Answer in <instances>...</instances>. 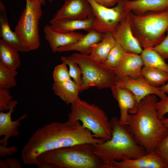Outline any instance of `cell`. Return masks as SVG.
Listing matches in <instances>:
<instances>
[{
  "mask_svg": "<svg viewBox=\"0 0 168 168\" xmlns=\"http://www.w3.org/2000/svg\"><path fill=\"white\" fill-rule=\"evenodd\" d=\"M95 18L93 15L84 19L61 20L52 24L50 26L54 31L61 33L73 32L80 30L87 32L94 29Z\"/></svg>",
  "mask_w": 168,
  "mask_h": 168,
  "instance_id": "cell-19",
  "label": "cell"
},
{
  "mask_svg": "<svg viewBox=\"0 0 168 168\" xmlns=\"http://www.w3.org/2000/svg\"><path fill=\"white\" fill-rule=\"evenodd\" d=\"M116 41L125 52L140 54L143 49L133 32L131 25L126 17L118 25L112 34Z\"/></svg>",
  "mask_w": 168,
  "mask_h": 168,
  "instance_id": "cell-14",
  "label": "cell"
},
{
  "mask_svg": "<svg viewBox=\"0 0 168 168\" xmlns=\"http://www.w3.org/2000/svg\"><path fill=\"white\" fill-rule=\"evenodd\" d=\"M140 55L143 66L159 68L168 73V64L153 48L143 49Z\"/></svg>",
  "mask_w": 168,
  "mask_h": 168,
  "instance_id": "cell-26",
  "label": "cell"
},
{
  "mask_svg": "<svg viewBox=\"0 0 168 168\" xmlns=\"http://www.w3.org/2000/svg\"><path fill=\"white\" fill-rule=\"evenodd\" d=\"M68 120L73 123L78 121L90 130L96 138L105 141L110 139L112 130L110 120L105 111L97 105L79 98L71 104Z\"/></svg>",
  "mask_w": 168,
  "mask_h": 168,
  "instance_id": "cell-6",
  "label": "cell"
},
{
  "mask_svg": "<svg viewBox=\"0 0 168 168\" xmlns=\"http://www.w3.org/2000/svg\"><path fill=\"white\" fill-rule=\"evenodd\" d=\"M161 91L165 93H168V81L167 83L159 87Z\"/></svg>",
  "mask_w": 168,
  "mask_h": 168,
  "instance_id": "cell-38",
  "label": "cell"
},
{
  "mask_svg": "<svg viewBox=\"0 0 168 168\" xmlns=\"http://www.w3.org/2000/svg\"><path fill=\"white\" fill-rule=\"evenodd\" d=\"M103 168H168L166 162L154 150L135 159L112 161Z\"/></svg>",
  "mask_w": 168,
  "mask_h": 168,
  "instance_id": "cell-12",
  "label": "cell"
},
{
  "mask_svg": "<svg viewBox=\"0 0 168 168\" xmlns=\"http://www.w3.org/2000/svg\"><path fill=\"white\" fill-rule=\"evenodd\" d=\"M163 125L168 129V117L167 118H163L161 119Z\"/></svg>",
  "mask_w": 168,
  "mask_h": 168,
  "instance_id": "cell-39",
  "label": "cell"
},
{
  "mask_svg": "<svg viewBox=\"0 0 168 168\" xmlns=\"http://www.w3.org/2000/svg\"><path fill=\"white\" fill-rule=\"evenodd\" d=\"M127 8L135 14L168 8V0H126Z\"/></svg>",
  "mask_w": 168,
  "mask_h": 168,
  "instance_id": "cell-22",
  "label": "cell"
},
{
  "mask_svg": "<svg viewBox=\"0 0 168 168\" xmlns=\"http://www.w3.org/2000/svg\"><path fill=\"white\" fill-rule=\"evenodd\" d=\"M93 15L91 6L88 0H65L49 23L51 24L61 20L84 19Z\"/></svg>",
  "mask_w": 168,
  "mask_h": 168,
  "instance_id": "cell-10",
  "label": "cell"
},
{
  "mask_svg": "<svg viewBox=\"0 0 168 168\" xmlns=\"http://www.w3.org/2000/svg\"><path fill=\"white\" fill-rule=\"evenodd\" d=\"M126 18L143 49L153 48L160 43L168 30V8L138 14L130 12Z\"/></svg>",
  "mask_w": 168,
  "mask_h": 168,
  "instance_id": "cell-5",
  "label": "cell"
},
{
  "mask_svg": "<svg viewBox=\"0 0 168 168\" xmlns=\"http://www.w3.org/2000/svg\"><path fill=\"white\" fill-rule=\"evenodd\" d=\"M99 4L107 7H112L115 6L119 0H94Z\"/></svg>",
  "mask_w": 168,
  "mask_h": 168,
  "instance_id": "cell-37",
  "label": "cell"
},
{
  "mask_svg": "<svg viewBox=\"0 0 168 168\" xmlns=\"http://www.w3.org/2000/svg\"><path fill=\"white\" fill-rule=\"evenodd\" d=\"M52 90L54 94L67 104L75 102L79 98L80 86L71 79L60 83L54 82Z\"/></svg>",
  "mask_w": 168,
  "mask_h": 168,
  "instance_id": "cell-21",
  "label": "cell"
},
{
  "mask_svg": "<svg viewBox=\"0 0 168 168\" xmlns=\"http://www.w3.org/2000/svg\"><path fill=\"white\" fill-rule=\"evenodd\" d=\"M88 0L95 17L94 29L103 33L109 32L113 34L119 24L130 12L126 7V0H119L113 7L103 6L94 0Z\"/></svg>",
  "mask_w": 168,
  "mask_h": 168,
  "instance_id": "cell-9",
  "label": "cell"
},
{
  "mask_svg": "<svg viewBox=\"0 0 168 168\" xmlns=\"http://www.w3.org/2000/svg\"><path fill=\"white\" fill-rule=\"evenodd\" d=\"M154 150L165 160L168 165V133L158 143Z\"/></svg>",
  "mask_w": 168,
  "mask_h": 168,
  "instance_id": "cell-32",
  "label": "cell"
},
{
  "mask_svg": "<svg viewBox=\"0 0 168 168\" xmlns=\"http://www.w3.org/2000/svg\"><path fill=\"white\" fill-rule=\"evenodd\" d=\"M110 89L120 109L119 123L122 125H127L129 122V114L136 113L138 103L134 94L129 90L116 85Z\"/></svg>",
  "mask_w": 168,
  "mask_h": 168,
  "instance_id": "cell-13",
  "label": "cell"
},
{
  "mask_svg": "<svg viewBox=\"0 0 168 168\" xmlns=\"http://www.w3.org/2000/svg\"><path fill=\"white\" fill-rule=\"evenodd\" d=\"M17 100H13L11 104L9 111L4 113L3 111L0 112V136H4V137L0 140L1 145L7 147L8 140L12 136H17L19 135L18 128L21 125L20 121L26 118L28 114H23L15 121H12V114L14 112V108L18 104Z\"/></svg>",
  "mask_w": 168,
  "mask_h": 168,
  "instance_id": "cell-15",
  "label": "cell"
},
{
  "mask_svg": "<svg viewBox=\"0 0 168 168\" xmlns=\"http://www.w3.org/2000/svg\"><path fill=\"white\" fill-rule=\"evenodd\" d=\"M17 151V148L14 145L8 147L0 145V156L2 157L6 156L13 155Z\"/></svg>",
  "mask_w": 168,
  "mask_h": 168,
  "instance_id": "cell-36",
  "label": "cell"
},
{
  "mask_svg": "<svg viewBox=\"0 0 168 168\" xmlns=\"http://www.w3.org/2000/svg\"><path fill=\"white\" fill-rule=\"evenodd\" d=\"M105 140L96 137L80 121L53 122L36 130L23 147L21 156L27 165H38L37 158L44 152L82 144H94Z\"/></svg>",
  "mask_w": 168,
  "mask_h": 168,
  "instance_id": "cell-1",
  "label": "cell"
},
{
  "mask_svg": "<svg viewBox=\"0 0 168 168\" xmlns=\"http://www.w3.org/2000/svg\"><path fill=\"white\" fill-rule=\"evenodd\" d=\"M61 59L62 62L65 63L68 66V72L71 78L77 84L81 86L82 84V72L77 63L68 56H62Z\"/></svg>",
  "mask_w": 168,
  "mask_h": 168,
  "instance_id": "cell-29",
  "label": "cell"
},
{
  "mask_svg": "<svg viewBox=\"0 0 168 168\" xmlns=\"http://www.w3.org/2000/svg\"><path fill=\"white\" fill-rule=\"evenodd\" d=\"M0 36L2 39L10 44L19 52L29 51L22 45L15 32L11 30L8 23L6 7L1 1H0Z\"/></svg>",
  "mask_w": 168,
  "mask_h": 168,
  "instance_id": "cell-20",
  "label": "cell"
},
{
  "mask_svg": "<svg viewBox=\"0 0 168 168\" xmlns=\"http://www.w3.org/2000/svg\"><path fill=\"white\" fill-rule=\"evenodd\" d=\"M155 95H149L138 103L135 114H129L126 128L136 143L147 153L154 150L158 143L168 133V129L157 116Z\"/></svg>",
  "mask_w": 168,
  "mask_h": 168,
  "instance_id": "cell-2",
  "label": "cell"
},
{
  "mask_svg": "<svg viewBox=\"0 0 168 168\" xmlns=\"http://www.w3.org/2000/svg\"><path fill=\"white\" fill-rule=\"evenodd\" d=\"M93 145L82 144L42 153L37 158L39 168H102L101 160L93 152Z\"/></svg>",
  "mask_w": 168,
  "mask_h": 168,
  "instance_id": "cell-4",
  "label": "cell"
},
{
  "mask_svg": "<svg viewBox=\"0 0 168 168\" xmlns=\"http://www.w3.org/2000/svg\"><path fill=\"white\" fill-rule=\"evenodd\" d=\"M143 66L140 54L125 52L114 71L117 79L125 77L137 78L141 75Z\"/></svg>",
  "mask_w": 168,
  "mask_h": 168,
  "instance_id": "cell-16",
  "label": "cell"
},
{
  "mask_svg": "<svg viewBox=\"0 0 168 168\" xmlns=\"http://www.w3.org/2000/svg\"><path fill=\"white\" fill-rule=\"evenodd\" d=\"M125 52L117 41L110 51L105 61L102 63L107 68L113 70L122 58Z\"/></svg>",
  "mask_w": 168,
  "mask_h": 168,
  "instance_id": "cell-27",
  "label": "cell"
},
{
  "mask_svg": "<svg viewBox=\"0 0 168 168\" xmlns=\"http://www.w3.org/2000/svg\"><path fill=\"white\" fill-rule=\"evenodd\" d=\"M67 66L65 63L62 62L54 67L52 74L54 82L62 83L71 79Z\"/></svg>",
  "mask_w": 168,
  "mask_h": 168,
  "instance_id": "cell-30",
  "label": "cell"
},
{
  "mask_svg": "<svg viewBox=\"0 0 168 168\" xmlns=\"http://www.w3.org/2000/svg\"><path fill=\"white\" fill-rule=\"evenodd\" d=\"M141 74L146 81L153 86L159 87L168 81V73L159 68L144 66Z\"/></svg>",
  "mask_w": 168,
  "mask_h": 168,
  "instance_id": "cell-25",
  "label": "cell"
},
{
  "mask_svg": "<svg viewBox=\"0 0 168 168\" xmlns=\"http://www.w3.org/2000/svg\"><path fill=\"white\" fill-rule=\"evenodd\" d=\"M104 33L95 29H92L87 32L86 34L84 35L76 42L58 48L57 52L76 51L82 54L89 55L92 46L102 39Z\"/></svg>",
  "mask_w": 168,
  "mask_h": 168,
  "instance_id": "cell-18",
  "label": "cell"
},
{
  "mask_svg": "<svg viewBox=\"0 0 168 168\" xmlns=\"http://www.w3.org/2000/svg\"><path fill=\"white\" fill-rule=\"evenodd\" d=\"M110 121L111 138L93 144V153L101 160L104 165L114 160L136 159L147 153L144 148L136 143L126 126L120 124L119 119L113 117Z\"/></svg>",
  "mask_w": 168,
  "mask_h": 168,
  "instance_id": "cell-3",
  "label": "cell"
},
{
  "mask_svg": "<svg viewBox=\"0 0 168 168\" xmlns=\"http://www.w3.org/2000/svg\"><path fill=\"white\" fill-rule=\"evenodd\" d=\"M45 38L49 43L52 51L57 52L58 49L77 42L82 38L84 35L75 32L61 33L56 31L50 25H45L43 29Z\"/></svg>",
  "mask_w": 168,
  "mask_h": 168,
  "instance_id": "cell-17",
  "label": "cell"
},
{
  "mask_svg": "<svg viewBox=\"0 0 168 168\" xmlns=\"http://www.w3.org/2000/svg\"><path fill=\"white\" fill-rule=\"evenodd\" d=\"M156 107L157 117L161 120L166 114L168 113V96L157 101Z\"/></svg>",
  "mask_w": 168,
  "mask_h": 168,
  "instance_id": "cell-34",
  "label": "cell"
},
{
  "mask_svg": "<svg viewBox=\"0 0 168 168\" xmlns=\"http://www.w3.org/2000/svg\"><path fill=\"white\" fill-rule=\"evenodd\" d=\"M115 85L130 90L134 94L138 103L149 95H155L161 99L166 96V93L161 91L159 87L149 84L142 74L137 78L125 77L118 79Z\"/></svg>",
  "mask_w": 168,
  "mask_h": 168,
  "instance_id": "cell-11",
  "label": "cell"
},
{
  "mask_svg": "<svg viewBox=\"0 0 168 168\" xmlns=\"http://www.w3.org/2000/svg\"><path fill=\"white\" fill-rule=\"evenodd\" d=\"M26 5L15 26L14 32L22 45L29 51L38 49L40 44L39 21L41 3L38 0H26Z\"/></svg>",
  "mask_w": 168,
  "mask_h": 168,
  "instance_id": "cell-8",
  "label": "cell"
},
{
  "mask_svg": "<svg viewBox=\"0 0 168 168\" xmlns=\"http://www.w3.org/2000/svg\"><path fill=\"white\" fill-rule=\"evenodd\" d=\"M16 70H12L0 65V88L9 89L16 86Z\"/></svg>",
  "mask_w": 168,
  "mask_h": 168,
  "instance_id": "cell-28",
  "label": "cell"
},
{
  "mask_svg": "<svg viewBox=\"0 0 168 168\" xmlns=\"http://www.w3.org/2000/svg\"><path fill=\"white\" fill-rule=\"evenodd\" d=\"M166 33L164 39L153 47V49L165 60L168 58V30Z\"/></svg>",
  "mask_w": 168,
  "mask_h": 168,
  "instance_id": "cell-33",
  "label": "cell"
},
{
  "mask_svg": "<svg viewBox=\"0 0 168 168\" xmlns=\"http://www.w3.org/2000/svg\"><path fill=\"white\" fill-rule=\"evenodd\" d=\"M19 51L2 39L0 40V65L16 70L21 65Z\"/></svg>",
  "mask_w": 168,
  "mask_h": 168,
  "instance_id": "cell-23",
  "label": "cell"
},
{
  "mask_svg": "<svg viewBox=\"0 0 168 168\" xmlns=\"http://www.w3.org/2000/svg\"><path fill=\"white\" fill-rule=\"evenodd\" d=\"M0 168H21L20 163L16 159L7 158L0 160Z\"/></svg>",
  "mask_w": 168,
  "mask_h": 168,
  "instance_id": "cell-35",
  "label": "cell"
},
{
  "mask_svg": "<svg viewBox=\"0 0 168 168\" xmlns=\"http://www.w3.org/2000/svg\"><path fill=\"white\" fill-rule=\"evenodd\" d=\"M116 42L113 35L110 32H106L102 39L92 46L89 55L95 59L103 63Z\"/></svg>",
  "mask_w": 168,
  "mask_h": 168,
  "instance_id": "cell-24",
  "label": "cell"
},
{
  "mask_svg": "<svg viewBox=\"0 0 168 168\" xmlns=\"http://www.w3.org/2000/svg\"><path fill=\"white\" fill-rule=\"evenodd\" d=\"M38 0L42 4V5H44L45 4L46 1L47 0L49 2H52L53 0Z\"/></svg>",
  "mask_w": 168,
  "mask_h": 168,
  "instance_id": "cell-40",
  "label": "cell"
},
{
  "mask_svg": "<svg viewBox=\"0 0 168 168\" xmlns=\"http://www.w3.org/2000/svg\"><path fill=\"white\" fill-rule=\"evenodd\" d=\"M9 89L0 88V111L9 110L13 101Z\"/></svg>",
  "mask_w": 168,
  "mask_h": 168,
  "instance_id": "cell-31",
  "label": "cell"
},
{
  "mask_svg": "<svg viewBox=\"0 0 168 168\" xmlns=\"http://www.w3.org/2000/svg\"><path fill=\"white\" fill-rule=\"evenodd\" d=\"M68 57L76 62L81 69L82 84L80 86L81 92L91 86L102 89L110 88L115 85L117 79L114 70L89 54L75 53Z\"/></svg>",
  "mask_w": 168,
  "mask_h": 168,
  "instance_id": "cell-7",
  "label": "cell"
}]
</instances>
